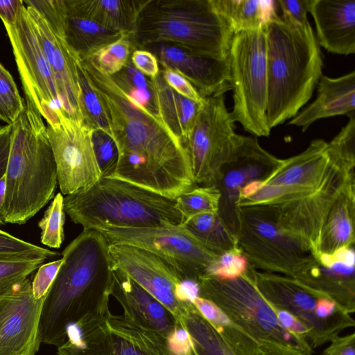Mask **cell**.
I'll list each match as a JSON object with an SVG mask.
<instances>
[{
	"label": "cell",
	"instance_id": "obj_10",
	"mask_svg": "<svg viewBox=\"0 0 355 355\" xmlns=\"http://www.w3.org/2000/svg\"><path fill=\"white\" fill-rule=\"evenodd\" d=\"M239 248L252 269L296 278L316 259L298 240L261 214L236 209Z\"/></svg>",
	"mask_w": 355,
	"mask_h": 355
},
{
	"label": "cell",
	"instance_id": "obj_49",
	"mask_svg": "<svg viewBox=\"0 0 355 355\" xmlns=\"http://www.w3.org/2000/svg\"><path fill=\"white\" fill-rule=\"evenodd\" d=\"M168 345L175 355H192L196 352L191 336L184 328L177 329L170 336Z\"/></svg>",
	"mask_w": 355,
	"mask_h": 355
},
{
	"label": "cell",
	"instance_id": "obj_24",
	"mask_svg": "<svg viewBox=\"0 0 355 355\" xmlns=\"http://www.w3.org/2000/svg\"><path fill=\"white\" fill-rule=\"evenodd\" d=\"M315 100L288 123L304 132L318 119L345 114L355 110V72L338 78L322 75Z\"/></svg>",
	"mask_w": 355,
	"mask_h": 355
},
{
	"label": "cell",
	"instance_id": "obj_12",
	"mask_svg": "<svg viewBox=\"0 0 355 355\" xmlns=\"http://www.w3.org/2000/svg\"><path fill=\"white\" fill-rule=\"evenodd\" d=\"M327 148L326 141L315 139L301 153L282 159L259 180L248 202L254 206L275 205L302 199L320 190L342 167H349L331 156Z\"/></svg>",
	"mask_w": 355,
	"mask_h": 355
},
{
	"label": "cell",
	"instance_id": "obj_6",
	"mask_svg": "<svg viewBox=\"0 0 355 355\" xmlns=\"http://www.w3.org/2000/svg\"><path fill=\"white\" fill-rule=\"evenodd\" d=\"M175 198L102 177L89 189L64 197V210L83 230L99 227L181 226Z\"/></svg>",
	"mask_w": 355,
	"mask_h": 355
},
{
	"label": "cell",
	"instance_id": "obj_30",
	"mask_svg": "<svg viewBox=\"0 0 355 355\" xmlns=\"http://www.w3.org/2000/svg\"><path fill=\"white\" fill-rule=\"evenodd\" d=\"M234 34L263 28L277 13L276 1L211 0Z\"/></svg>",
	"mask_w": 355,
	"mask_h": 355
},
{
	"label": "cell",
	"instance_id": "obj_21",
	"mask_svg": "<svg viewBox=\"0 0 355 355\" xmlns=\"http://www.w3.org/2000/svg\"><path fill=\"white\" fill-rule=\"evenodd\" d=\"M26 8L53 76L63 111L70 118L83 121L80 91L73 56L65 42L54 34L37 11L27 6Z\"/></svg>",
	"mask_w": 355,
	"mask_h": 355
},
{
	"label": "cell",
	"instance_id": "obj_17",
	"mask_svg": "<svg viewBox=\"0 0 355 355\" xmlns=\"http://www.w3.org/2000/svg\"><path fill=\"white\" fill-rule=\"evenodd\" d=\"M43 301L34 297L29 277L0 298V355L37 353Z\"/></svg>",
	"mask_w": 355,
	"mask_h": 355
},
{
	"label": "cell",
	"instance_id": "obj_33",
	"mask_svg": "<svg viewBox=\"0 0 355 355\" xmlns=\"http://www.w3.org/2000/svg\"><path fill=\"white\" fill-rule=\"evenodd\" d=\"M220 193L216 186H196L175 198V206L182 217V224L202 214L218 212Z\"/></svg>",
	"mask_w": 355,
	"mask_h": 355
},
{
	"label": "cell",
	"instance_id": "obj_45",
	"mask_svg": "<svg viewBox=\"0 0 355 355\" xmlns=\"http://www.w3.org/2000/svg\"><path fill=\"white\" fill-rule=\"evenodd\" d=\"M62 258L43 263L37 270L31 282L32 291L36 299L44 298L53 284L62 263Z\"/></svg>",
	"mask_w": 355,
	"mask_h": 355
},
{
	"label": "cell",
	"instance_id": "obj_41",
	"mask_svg": "<svg viewBox=\"0 0 355 355\" xmlns=\"http://www.w3.org/2000/svg\"><path fill=\"white\" fill-rule=\"evenodd\" d=\"M45 20L51 30L60 39L64 38L67 10L64 0H23Z\"/></svg>",
	"mask_w": 355,
	"mask_h": 355
},
{
	"label": "cell",
	"instance_id": "obj_11",
	"mask_svg": "<svg viewBox=\"0 0 355 355\" xmlns=\"http://www.w3.org/2000/svg\"><path fill=\"white\" fill-rule=\"evenodd\" d=\"M225 103V94L204 98L195 124L184 144L194 182L216 186L224 166L234 158L243 135Z\"/></svg>",
	"mask_w": 355,
	"mask_h": 355
},
{
	"label": "cell",
	"instance_id": "obj_29",
	"mask_svg": "<svg viewBox=\"0 0 355 355\" xmlns=\"http://www.w3.org/2000/svg\"><path fill=\"white\" fill-rule=\"evenodd\" d=\"M193 304L236 355H267L250 334L214 302L198 296Z\"/></svg>",
	"mask_w": 355,
	"mask_h": 355
},
{
	"label": "cell",
	"instance_id": "obj_7",
	"mask_svg": "<svg viewBox=\"0 0 355 355\" xmlns=\"http://www.w3.org/2000/svg\"><path fill=\"white\" fill-rule=\"evenodd\" d=\"M200 297L216 304L242 327L267 355H312L303 338L284 329L275 309L261 293L249 271L232 279L205 275L198 282Z\"/></svg>",
	"mask_w": 355,
	"mask_h": 355
},
{
	"label": "cell",
	"instance_id": "obj_34",
	"mask_svg": "<svg viewBox=\"0 0 355 355\" xmlns=\"http://www.w3.org/2000/svg\"><path fill=\"white\" fill-rule=\"evenodd\" d=\"M33 257H0V298L10 293L45 263Z\"/></svg>",
	"mask_w": 355,
	"mask_h": 355
},
{
	"label": "cell",
	"instance_id": "obj_52",
	"mask_svg": "<svg viewBox=\"0 0 355 355\" xmlns=\"http://www.w3.org/2000/svg\"><path fill=\"white\" fill-rule=\"evenodd\" d=\"M12 125H0V179L5 175L9 157Z\"/></svg>",
	"mask_w": 355,
	"mask_h": 355
},
{
	"label": "cell",
	"instance_id": "obj_42",
	"mask_svg": "<svg viewBox=\"0 0 355 355\" xmlns=\"http://www.w3.org/2000/svg\"><path fill=\"white\" fill-rule=\"evenodd\" d=\"M248 268L246 257L237 247L219 255L207 275L223 280L232 279L243 275Z\"/></svg>",
	"mask_w": 355,
	"mask_h": 355
},
{
	"label": "cell",
	"instance_id": "obj_55",
	"mask_svg": "<svg viewBox=\"0 0 355 355\" xmlns=\"http://www.w3.org/2000/svg\"><path fill=\"white\" fill-rule=\"evenodd\" d=\"M0 120L3 121L5 122V116H4V114H3V112L1 110V107L0 106Z\"/></svg>",
	"mask_w": 355,
	"mask_h": 355
},
{
	"label": "cell",
	"instance_id": "obj_32",
	"mask_svg": "<svg viewBox=\"0 0 355 355\" xmlns=\"http://www.w3.org/2000/svg\"><path fill=\"white\" fill-rule=\"evenodd\" d=\"M190 311L188 329L198 355H236L196 307Z\"/></svg>",
	"mask_w": 355,
	"mask_h": 355
},
{
	"label": "cell",
	"instance_id": "obj_39",
	"mask_svg": "<svg viewBox=\"0 0 355 355\" xmlns=\"http://www.w3.org/2000/svg\"><path fill=\"white\" fill-rule=\"evenodd\" d=\"M0 106L6 124L12 125L25 107L17 87L9 71L0 63Z\"/></svg>",
	"mask_w": 355,
	"mask_h": 355
},
{
	"label": "cell",
	"instance_id": "obj_26",
	"mask_svg": "<svg viewBox=\"0 0 355 355\" xmlns=\"http://www.w3.org/2000/svg\"><path fill=\"white\" fill-rule=\"evenodd\" d=\"M150 79L157 115L184 144L203 103L189 100L177 93L165 82L160 72Z\"/></svg>",
	"mask_w": 355,
	"mask_h": 355
},
{
	"label": "cell",
	"instance_id": "obj_4",
	"mask_svg": "<svg viewBox=\"0 0 355 355\" xmlns=\"http://www.w3.org/2000/svg\"><path fill=\"white\" fill-rule=\"evenodd\" d=\"M11 125L2 218L4 224L21 225L54 196L58 174L46 126L39 112L25 102Z\"/></svg>",
	"mask_w": 355,
	"mask_h": 355
},
{
	"label": "cell",
	"instance_id": "obj_2",
	"mask_svg": "<svg viewBox=\"0 0 355 355\" xmlns=\"http://www.w3.org/2000/svg\"><path fill=\"white\" fill-rule=\"evenodd\" d=\"M109 246L100 232L86 229L64 248L62 263L44 297L39 325L42 343L62 345L69 324L83 318L86 308L107 302L114 270Z\"/></svg>",
	"mask_w": 355,
	"mask_h": 355
},
{
	"label": "cell",
	"instance_id": "obj_14",
	"mask_svg": "<svg viewBox=\"0 0 355 355\" xmlns=\"http://www.w3.org/2000/svg\"><path fill=\"white\" fill-rule=\"evenodd\" d=\"M12 48L26 101L46 120L60 122L63 111L55 82L24 2L14 24H3Z\"/></svg>",
	"mask_w": 355,
	"mask_h": 355
},
{
	"label": "cell",
	"instance_id": "obj_13",
	"mask_svg": "<svg viewBox=\"0 0 355 355\" xmlns=\"http://www.w3.org/2000/svg\"><path fill=\"white\" fill-rule=\"evenodd\" d=\"M109 243L126 244L148 251L175 268L184 280L198 284L218 255L205 248L182 226L99 227Z\"/></svg>",
	"mask_w": 355,
	"mask_h": 355
},
{
	"label": "cell",
	"instance_id": "obj_44",
	"mask_svg": "<svg viewBox=\"0 0 355 355\" xmlns=\"http://www.w3.org/2000/svg\"><path fill=\"white\" fill-rule=\"evenodd\" d=\"M340 132L327 143L328 153L345 164L355 166V113Z\"/></svg>",
	"mask_w": 355,
	"mask_h": 355
},
{
	"label": "cell",
	"instance_id": "obj_53",
	"mask_svg": "<svg viewBox=\"0 0 355 355\" xmlns=\"http://www.w3.org/2000/svg\"><path fill=\"white\" fill-rule=\"evenodd\" d=\"M22 4L23 0H0V18L3 23L14 24Z\"/></svg>",
	"mask_w": 355,
	"mask_h": 355
},
{
	"label": "cell",
	"instance_id": "obj_35",
	"mask_svg": "<svg viewBox=\"0 0 355 355\" xmlns=\"http://www.w3.org/2000/svg\"><path fill=\"white\" fill-rule=\"evenodd\" d=\"M112 76L131 97L157 114L151 79L139 72L131 60L121 71Z\"/></svg>",
	"mask_w": 355,
	"mask_h": 355
},
{
	"label": "cell",
	"instance_id": "obj_48",
	"mask_svg": "<svg viewBox=\"0 0 355 355\" xmlns=\"http://www.w3.org/2000/svg\"><path fill=\"white\" fill-rule=\"evenodd\" d=\"M130 60L134 67L148 78H155L159 72L157 58L148 51L135 50L131 55Z\"/></svg>",
	"mask_w": 355,
	"mask_h": 355
},
{
	"label": "cell",
	"instance_id": "obj_8",
	"mask_svg": "<svg viewBox=\"0 0 355 355\" xmlns=\"http://www.w3.org/2000/svg\"><path fill=\"white\" fill-rule=\"evenodd\" d=\"M234 105L231 115L254 137L270 134L268 102L266 42L263 27L234 34L228 55Z\"/></svg>",
	"mask_w": 355,
	"mask_h": 355
},
{
	"label": "cell",
	"instance_id": "obj_50",
	"mask_svg": "<svg viewBox=\"0 0 355 355\" xmlns=\"http://www.w3.org/2000/svg\"><path fill=\"white\" fill-rule=\"evenodd\" d=\"M272 306L275 309L280 325L284 329L304 338L308 342L309 331L305 325L290 312L274 306Z\"/></svg>",
	"mask_w": 355,
	"mask_h": 355
},
{
	"label": "cell",
	"instance_id": "obj_51",
	"mask_svg": "<svg viewBox=\"0 0 355 355\" xmlns=\"http://www.w3.org/2000/svg\"><path fill=\"white\" fill-rule=\"evenodd\" d=\"M323 352L322 355H355V334L337 336Z\"/></svg>",
	"mask_w": 355,
	"mask_h": 355
},
{
	"label": "cell",
	"instance_id": "obj_3",
	"mask_svg": "<svg viewBox=\"0 0 355 355\" xmlns=\"http://www.w3.org/2000/svg\"><path fill=\"white\" fill-rule=\"evenodd\" d=\"M266 42V117L272 128L294 117L311 98L322 69L320 46L311 25L277 14L263 26Z\"/></svg>",
	"mask_w": 355,
	"mask_h": 355
},
{
	"label": "cell",
	"instance_id": "obj_54",
	"mask_svg": "<svg viewBox=\"0 0 355 355\" xmlns=\"http://www.w3.org/2000/svg\"><path fill=\"white\" fill-rule=\"evenodd\" d=\"M5 175L0 179V225H3L2 211L5 202L6 196V180Z\"/></svg>",
	"mask_w": 355,
	"mask_h": 355
},
{
	"label": "cell",
	"instance_id": "obj_16",
	"mask_svg": "<svg viewBox=\"0 0 355 355\" xmlns=\"http://www.w3.org/2000/svg\"><path fill=\"white\" fill-rule=\"evenodd\" d=\"M46 130L62 195L85 191L102 178L94 150L92 128L64 114L59 123L46 125Z\"/></svg>",
	"mask_w": 355,
	"mask_h": 355
},
{
	"label": "cell",
	"instance_id": "obj_38",
	"mask_svg": "<svg viewBox=\"0 0 355 355\" xmlns=\"http://www.w3.org/2000/svg\"><path fill=\"white\" fill-rule=\"evenodd\" d=\"M65 212L64 196L58 193L51 202L37 225L41 230V243L51 248H59L64 239Z\"/></svg>",
	"mask_w": 355,
	"mask_h": 355
},
{
	"label": "cell",
	"instance_id": "obj_27",
	"mask_svg": "<svg viewBox=\"0 0 355 355\" xmlns=\"http://www.w3.org/2000/svg\"><path fill=\"white\" fill-rule=\"evenodd\" d=\"M354 214L355 187H352L340 195L328 214L320 238L319 255L354 246Z\"/></svg>",
	"mask_w": 355,
	"mask_h": 355
},
{
	"label": "cell",
	"instance_id": "obj_25",
	"mask_svg": "<svg viewBox=\"0 0 355 355\" xmlns=\"http://www.w3.org/2000/svg\"><path fill=\"white\" fill-rule=\"evenodd\" d=\"M148 0H64L68 15L87 19L130 37Z\"/></svg>",
	"mask_w": 355,
	"mask_h": 355
},
{
	"label": "cell",
	"instance_id": "obj_9",
	"mask_svg": "<svg viewBox=\"0 0 355 355\" xmlns=\"http://www.w3.org/2000/svg\"><path fill=\"white\" fill-rule=\"evenodd\" d=\"M249 271L261 293L272 306L290 312L305 325L313 348L354 326L351 314L336 302L295 278L250 268Z\"/></svg>",
	"mask_w": 355,
	"mask_h": 355
},
{
	"label": "cell",
	"instance_id": "obj_43",
	"mask_svg": "<svg viewBox=\"0 0 355 355\" xmlns=\"http://www.w3.org/2000/svg\"><path fill=\"white\" fill-rule=\"evenodd\" d=\"M92 141L102 177L112 178L118 162V150L114 140L105 132L94 130Z\"/></svg>",
	"mask_w": 355,
	"mask_h": 355
},
{
	"label": "cell",
	"instance_id": "obj_23",
	"mask_svg": "<svg viewBox=\"0 0 355 355\" xmlns=\"http://www.w3.org/2000/svg\"><path fill=\"white\" fill-rule=\"evenodd\" d=\"M317 42L330 53H355V0H310Z\"/></svg>",
	"mask_w": 355,
	"mask_h": 355
},
{
	"label": "cell",
	"instance_id": "obj_28",
	"mask_svg": "<svg viewBox=\"0 0 355 355\" xmlns=\"http://www.w3.org/2000/svg\"><path fill=\"white\" fill-rule=\"evenodd\" d=\"M67 10V9H66ZM124 34L87 19L66 15L64 42L71 54L87 58Z\"/></svg>",
	"mask_w": 355,
	"mask_h": 355
},
{
	"label": "cell",
	"instance_id": "obj_19",
	"mask_svg": "<svg viewBox=\"0 0 355 355\" xmlns=\"http://www.w3.org/2000/svg\"><path fill=\"white\" fill-rule=\"evenodd\" d=\"M281 160L263 149L256 137L243 135L234 158L224 166L216 185L220 193L218 213L235 234L240 191L249 182L263 178Z\"/></svg>",
	"mask_w": 355,
	"mask_h": 355
},
{
	"label": "cell",
	"instance_id": "obj_15",
	"mask_svg": "<svg viewBox=\"0 0 355 355\" xmlns=\"http://www.w3.org/2000/svg\"><path fill=\"white\" fill-rule=\"evenodd\" d=\"M354 169L342 168L324 187L302 199L278 204L241 207L257 212L298 240L317 259L322 227L340 195L355 187Z\"/></svg>",
	"mask_w": 355,
	"mask_h": 355
},
{
	"label": "cell",
	"instance_id": "obj_47",
	"mask_svg": "<svg viewBox=\"0 0 355 355\" xmlns=\"http://www.w3.org/2000/svg\"><path fill=\"white\" fill-rule=\"evenodd\" d=\"M276 1L282 11V17L299 25L310 24L307 19L310 0H277Z\"/></svg>",
	"mask_w": 355,
	"mask_h": 355
},
{
	"label": "cell",
	"instance_id": "obj_20",
	"mask_svg": "<svg viewBox=\"0 0 355 355\" xmlns=\"http://www.w3.org/2000/svg\"><path fill=\"white\" fill-rule=\"evenodd\" d=\"M141 49L152 53L162 67L182 75L202 98L225 94L232 89L228 58L220 60L198 55L167 43L152 44Z\"/></svg>",
	"mask_w": 355,
	"mask_h": 355
},
{
	"label": "cell",
	"instance_id": "obj_5",
	"mask_svg": "<svg viewBox=\"0 0 355 355\" xmlns=\"http://www.w3.org/2000/svg\"><path fill=\"white\" fill-rule=\"evenodd\" d=\"M234 34L211 0H148L130 37L137 49L156 43L227 60Z\"/></svg>",
	"mask_w": 355,
	"mask_h": 355
},
{
	"label": "cell",
	"instance_id": "obj_31",
	"mask_svg": "<svg viewBox=\"0 0 355 355\" xmlns=\"http://www.w3.org/2000/svg\"><path fill=\"white\" fill-rule=\"evenodd\" d=\"M181 226L218 256L238 247L236 234L218 212L197 215Z\"/></svg>",
	"mask_w": 355,
	"mask_h": 355
},
{
	"label": "cell",
	"instance_id": "obj_1",
	"mask_svg": "<svg viewBox=\"0 0 355 355\" xmlns=\"http://www.w3.org/2000/svg\"><path fill=\"white\" fill-rule=\"evenodd\" d=\"M108 119L118 150L112 178L171 198L197 186L187 150L155 113L131 97L89 58H77Z\"/></svg>",
	"mask_w": 355,
	"mask_h": 355
},
{
	"label": "cell",
	"instance_id": "obj_37",
	"mask_svg": "<svg viewBox=\"0 0 355 355\" xmlns=\"http://www.w3.org/2000/svg\"><path fill=\"white\" fill-rule=\"evenodd\" d=\"M75 60V58H74ZM83 122L93 130H100L110 136L108 119L95 92L91 88L79 64L75 60Z\"/></svg>",
	"mask_w": 355,
	"mask_h": 355
},
{
	"label": "cell",
	"instance_id": "obj_40",
	"mask_svg": "<svg viewBox=\"0 0 355 355\" xmlns=\"http://www.w3.org/2000/svg\"><path fill=\"white\" fill-rule=\"evenodd\" d=\"M59 256L58 252L34 245L0 230V257H33L49 260Z\"/></svg>",
	"mask_w": 355,
	"mask_h": 355
},
{
	"label": "cell",
	"instance_id": "obj_18",
	"mask_svg": "<svg viewBox=\"0 0 355 355\" xmlns=\"http://www.w3.org/2000/svg\"><path fill=\"white\" fill-rule=\"evenodd\" d=\"M113 267L126 273L166 308L174 309L182 303L177 292L185 281L166 261L145 250L126 244L110 243Z\"/></svg>",
	"mask_w": 355,
	"mask_h": 355
},
{
	"label": "cell",
	"instance_id": "obj_22",
	"mask_svg": "<svg viewBox=\"0 0 355 355\" xmlns=\"http://www.w3.org/2000/svg\"><path fill=\"white\" fill-rule=\"evenodd\" d=\"M355 254L353 246L320 254L315 263L295 278L332 299L350 314L355 311Z\"/></svg>",
	"mask_w": 355,
	"mask_h": 355
},
{
	"label": "cell",
	"instance_id": "obj_46",
	"mask_svg": "<svg viewBox=\"0 0 355 355\" xmlns=\"http://www.w3.org/2000/svg\"><path fill=\"white\" fill-rule=\"evenodd\" d=\"M159 72L165 82L177 93L189 100L199 103H203L204 98L198 94L189 81L180 73L165 67L159 68Z\"/></svg>",
	"mask_w": 355,
	"mask_h": 355
},
{
	"label": "cell",
	"instance_id": "obj_36",
	"mask_svg": "<svg viewBox=\"0 0 355 355\" xmlns=\"http://www.w3.org/2000/svg\"><path fill=\"white\" fill-rule=\"evenodd\" d=\"M136 49L130 37L123 35L87 58L105 73L113 76L127 65L132 52Z\"/></svg>",
	"mask_w": 355,
	"mask_h": 355
}]
</instances>
